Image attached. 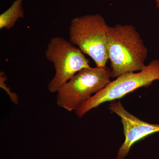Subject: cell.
<instances>
[{"instance_id": "ba28073f", "label": "cell", "mask_w": 159, "mask_h": 159, "mask_svg": "<svg viewBox=\"0 0 159 159\" xmlns=\"http://www.w3.org/2000/svg\"><path fill=\"white\" fill-rule=\"evenodd\" d=\"M7 77L4 74V72L1 71L0 73V87L6 91L9 95L11 102L15 104H19V98L18 95L15 93L11 92V89L7 86L6 84L7 80Z\"/></svg>"}, {"instance_id": "3957f363", "label": "cell", "mask_w": 159, "mask_h": 159, "mask_svg": "<svg viewBox=\"0 0 159 159\" xmlns=\"http://www.w3.org/2000/svg\"><path fill=\"white\" fill-rule=\"evenodd\" d=\"M111 70L91 67L83 69L57 90L56 103L69 111H76L93 94L104 89L111 82Z\"/></svg>"}, {"instance_id": "52a82bcc", "label": "cell", "mask_w": 159, "mask_h": 159, "mask_svg": "<svg viewBox=\"0 0 159 159\" xmlns=\"http://www.w3.org/2000/svg\"><path fill=\"white\" fill-rule=\"evenodd\" d=\"M23 0H15L10 7L0 15V29H12L18 20L24 18Z\"/></svg>"}, {"instance_id": "9c48e42d", "label": "cell", "mask_w": 159, "mask_h": 159, "mask_svg": "<svg viewBox=\"0 0 159 159\" xmlns=\"http://www.w3.org/2000/svg\"><path fill=\"white\" fill-rule=\"evenodd\" d=\"M156 2L157 7L159 8V0H155Z\"/></svg>"}, {"instance_id": "8992f818", "label": "cell", "mask_w": 159, "mask_h": 159, "mask_svg": "<svg viewBox=\"0 0 159 159\" xmlns=\"http://www.w3.org/2000/svg\"><path fill=\"white\" fill-rule=\"evenodd\" d=\"M108 109L121 118L125 136V141L118 151L117 159H124L133 145L139 140L159 132V124H151L142 121L127 111L120 101L111 102Z\"/></svg>"}, {"instance_id": "7a4b0ae2", "label": "cell", "mask_w": 159, "mask_h": 159, "mask_svg": "<svg viewBox=\"0 0 159 159\" xmlns=\"http://www.w3.org/2000/svg\"><path fill=\"white\" fill-rule=\"evenodd\" d=\"M107 25L99 14L88 15L72 20L69 28L70 41L88 55L97 67L106 68Z\"/></svg>"}, {"instance_id": "5b68a950", "label": "cell", "mask_w": 159, "mask_h": 159, "mask_svg": "<svg viewBox=\"0 0 159 159\" xmlns=\"http://www.w3.org/2000/svg\"><path fill=\"white\" fill-rule=\"evenodd\" d=\"M46 58L53 63L55 75L48 84L51 93L58 89L83 69L89 67V61L76 46L63 38L50 39L45 51Z\"/></svg>"}, {"instance_id": "277c9868", "label": "cell", "mask_w": 159, "mask_h": 159, "mask_svg": "<svg viewBox=\"0 0 159 159\" xmlns=\"http://www.w3.org/2000/svg\"><path fill=\"white\" fill-rule=\"evenodd\" d=\"M157 80H159V59H153L139 73L122 74L111 81L104 89L84 102L75 113L79 118H82L89 111L102 103L121 99L135 90L149 86Z\"/></svg>"}, {"instance_id": "6da1fadb", "label": "cell", "mask_w": 159, "mask_h": 159, "mask_svg": "<svg viewBox=\"0 0 159 159\" xmlns=\"http://www.w3.org/2000/svg\"><path fill=\"white\" fill-rule=\"evenodd\" d=\"M107 51L111 78L141 71L146 66L148 49L132 25L108 26Z\"/></svg>"}]
</instances>
